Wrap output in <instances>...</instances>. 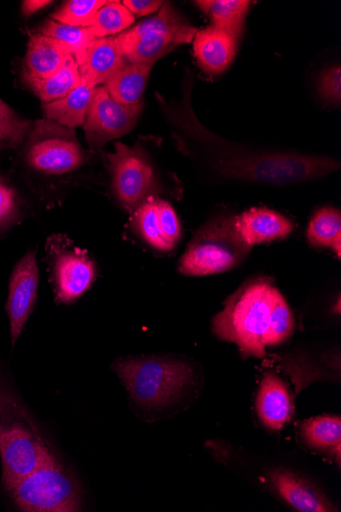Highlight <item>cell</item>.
<instances>
[{"label":"cell","mask_w":341,"mask_h":512,"mask_svg":"<svg viewBox=\"0 0 341 512\" xmlns=\"http://www.w3.org/2000/svg\"><path fill=\"white\" fill-rule=\"evenodd\" d=\"M28 410L13 394L0 390V458L3 487L57 456Z\"/></svg>","instance_id":"1"},{"label":"cell","mask_w":341,"mask_h":512,"mask_svg":"<svg viewBox=\"0 0 341 512\" xmlns=\"http://www.w3.org/2000/svg\"><path fill=\"white\" fill-rule=\"evenodd\" d=\"M134 22V15L122 2H108L97 13L89 30L94 38L112 37L128 30Z\"/></svg>","instance_id":"26"},{"label":"cell","mask_w":341,"mask_h":512,"mask_svg":"<svg viewBox=\"0 0 341 512\" xmlns=\"http://www.w3.org/2000/svg\"><path fill=\"white\" fill-rule=\"evenodd\" d=\"M234 230L239 242L249 248L287 238L294 224L284 215L267 208H253L234 216Z\"/></svg>","instance_id":"12"},{"label":"cell","mask_w":341,"mask_h":512,"mask_svg":"<svg viewBox=\"0 0 341 512\" xmlns=\"http://www.w3.org/2000/svg\"><path fill=\"white\" fill-rule=\"evenodd\" d=\"M271 479L279 494L303 512L333 511L325 497L302 478L286 471H275Z\"/></svg>","instance_id":"18"},{"label":"cell","mask_w":341,"mask_h":512,"mask_svg":"<svg viewBox=\"0 0 341 512\" xmlns=\"http://www.w3.org/2000/svg\"><path fill=\"white\" fill-rule=\"evenodd\" d=\"M73 57L58 40L41 33L31 35L25 58L26 79H45L58 72Z\"/></svg>","instance_id":"17"},{"label":"cell","mask_w":341,"mask_h":512,"mask_svg":"<svg viewBox=\"0 0 341 512\" xmlns=\"http://www.w3.org/2000/svg\"><path fill=\"white\" fill-rule=\"evenodd\" d=\"M33 124L22 120L5 102L0 100V148L15 149L24 142Z\"/></svg>","instance_id":"32"},{"label":"cell","mask_w":341,"mask_h":512,"mask_svg":"<svg viewBox=\"0 0 341 512\" xmlns=\"http://www.w3.org/2000/svg\"><path fill=\"white\" fill-rule=\"evenodd\" d=\"M212 166L225 178L288 185L326 176L339 169L340 163L329 157L298 153H250L234 159H215Z\"/></svg>","instance_id":"4"},{"label":"cell","mask_w":341,"mask_h":512,"mask_svg":"<svg viewBox=\"0 0 341 512\" xmlns=\"http://www.w3.org/2000/svg\"><path fill=\"white\" fill-rule=\"evenodd\" d=\"M192 41L200 68L210 76H218L229 68L236 57L239 42L214 26L198 31Z\"/></svg>","instance_id":"15"},{"label":"cell","mask_w":341,"mask_h":512,"mask_svg":"<svg viewBox=\"0 0 341 512\" xmlns=\"http://www.w3.org/2000/svg\"><path fill=\"white\" fill-rule=\"evenodd\" d=\"M4 488L25 512H76L83 506L80 482L59 455Z\"/></svg>","instance_id":"6"},{"label":"cell","mask_w":341,"mask_h":512,"mask_svg":"<svg viewBox=\"0 0 341 512\" xmlns=\"http://www.w3.org/2000/svg\"><path fill=\"white\" fill-rule=\"evenodd\" d=\"M256 406L261 423L271 431L281 430L295 413L286 384L272 372L261 382Z\"/></svg>","instance_id":"16"},{"label":"cell","mask_w":341,"mask_h":512,"mask_svg":"<svg viewBox=\"0 0 341 512\" xmlns=\"http://www.w3.org/2000/svg\"><path fill=\"white\" fill-rule=\"evenodd\" d=\"M295 330V318L281 293L274 287L266 347L282 344Z\"/></svg>","instance_id":"28"},{"label":"cell","mask_w":341,"mask_h":512,"mask_svg":"<svg viewBox=\"0 0 341 512\" xmlns=\"http://www.w3.org/2000/svg\"><path fill=\"white\" fill-rule=\"evenodd\" d=\"M40 33L62 43L77 63L82 59L88 44L95 39L89 28L64 25L52 19L41 26Z\"/></svg>","instance_id":"27"},{"label":"cell","mask_w":341,"mask_h":512,"mask_svg":"<svg viewBox=\"0 0 341 512\" xmlns=\"http://www.w3.org/2000/svg\"><path fill=\"white\" fill-rule=\"evenodd\" d=\"M197 32V28L191 27L178 32H152L139 37L119 34L117 39L126 62L154 66L177 46L190 43Z\"/></svg>","instance_id":"13"},{"label":"cell","mask_w":341,"mask_h":512,"mask_svg":"<svg viewBox=\"0 0 341 512\" xmlns=\"http://www.w3.org/2000/svg\"><path fill=\"white\" fill-rule=\"evenodd\" d=\"M194 4L212 20V26L228 32L237 40L242 37L252 5L250 0H199Z\"/></svg>","instance_id":"21"},{"label":"cell","mask_w":341,"mask_h":512,"mask_svg":"<svg viewBox=\"0 0 341 512\" xmlns=\"http://www.w3.org/2000/svg\"><path fill=\"white\" fill-rule=\"evenodd\" d=\"M191 27L193 26L171 4L165 3L156 16L141 21L121 34L127 37H139L152 32H178Z\"/></svg>","instance_id":"30"},{"label":"cell","mask_w":341,"mask_h":512,"mask_svg":"<svg viewBox=\"0 0 341 512\" xmlns=\"http://www.w3.org/2000/svg\"><path fill=\"white\" fill-rule=\"evenodd\" d=\"M152 69V65L126 62L104 86L111 98L119 104L126 106L140 105Z\"/></svg>","instance_id":"19"},{"label":"cell","mask_w":341,"mask_h":512,"mask_svg":"<svg viewBox=\"0 0 341 512\" xmlns=\"http://www.w3.org/2000/svg\"><path fill=\"white\" fill-rule=\"evenodd\" d=\"M94 89L81 81L67 97L42 104L45 119L71 129L83 126Z\"/></svg>","instance_id":"20"},{"label":"cell","mask_w":341,"mask_h":512,"mask_svg":"<svg viewBox=\"0 0 341 512\" xmlns=\"http://www.w3.org/2000/svg\"><path fill=\"white\" fill-rule=\"evenodd\" d=\"M250 252L236 237L234 216L219 217L193 237L178 262V271L186 276L226 272L245 261Z\"/></svg>","instance_id":"7"},{"label":"cell","mask_w":341,"mask_h":512,"mask_svg":"<svg viewBox=\"0 0 341 512\" xmlns=\"http://www.w3.org/2000/svg\"><path fill=\"white\" fill-rule=\"evenodd\" d=\"M21 146L20 163L31 179L69 177L82 170L89 159L74 129L45 118L33 124Z\"/></svg>","instance_id":"3"},{"label":"cell","mask_w":341,"mask_h":512,"mask_svg":"<svg viewBox=\"0 0 341 512\" xmlns=\"http://www.w3.org/2000/svg\"><path fill=\"white\" fill-rule=\"evenodd\" d=\"M82 82L96 88L104 85L125 64L117 36L95 38L77 63Z\"/></svg>","instance_id":"14"},{"label":"cell","mask_w":341,"mask_h":512,"mask_svg":"<svg viewBox=\"0 0 341 512\" xmlns=\"http://www.w3.org/2000/svg\"><path fill=\"white\" fill-rule=\"evenodd\" d=\"M307 240L314 248L330 249L341 257V213L338 209L325 207L312 217Z\"/></svg>","instance_id":"24"},{"label":"cell","mask_w":341,"mask_h":512,"mask_svg":"<svg viewBox=\"0 0 341 512\" xmlns=\"http://www.w3.org/2000/svg\"><path fill=\"white\" fill-rule=\"evenodd\" d=\"M142 104L126 106L114 101L105 86L96 87L83 124L93 151L129 133L137 124Z\"/></svg>","instance_id":"10"},{"label":"cell","mask_w":341,"mask_h":512,"mask_svg":"<svg viewBox=\"0 0 341 512\" xmlns=\"http://www.w3.org/2000/svg\"><path fill=\"white\" fill-rule=\"evenodd\" d=\"M158 198L152 197L132 211L130 228L135 236L152 250L170 253L172 251L164 240L159 221Z\"/></svg>","instance_id":"23"},{"label":"cell","mask_w":341,"mask_h":512,"mask_svg":"<svg viewBox=\"0 0 341 512\" xmlns=\"http://www.w3.org/2000/svg\"><path fill=\"white\" fill-rule=\"evenodd\" d=\"M24 79L42 104L67 97L81 82L79 67L74 57H70L64 66L51 77Z\"/></svg>","instance_id":"22"},{"label":"cell","mask_w":341,"mask_h":512,"mask_svg":"<svg viewBox=\"0 0 341 512\" xmlns=\"http://www.w3.org/2000/svg\"><path fill=\"white\" fill-rule=\"evenodd\" d=\"M106 0H69L52 15V20L64 25L90 28Z\"/></svg>","instance_id":"31"},{"label":"cell","mask_w":341,"mask_h":512,"mask_svg":"<svg viewBox=\"0 0 341 512\" xmlns=\"http://www.w3.org/2000/svg\"><path fill=\"white\" fill-rule=\"evenodd\" d=\"M301 433L305 443L322 451H335L341 444V420L339 416H320L302 425Z\"/></svg>","instance_id":"25"},{"label":"cell","mask_w":341,"mask_h":512,"mask_svg":"<svg viewBox=\"0 0 341 512\" xmlns=\"http://www.w3.org/2000/svg\"><path fill=\"white\" fill-rule=\"evenodd\" d=\"M122 4L134 17H143L159 12L165 3L161 0H124Z\"/></svg>","instance_id":"35"},{"label":"cell","mask_w":341,"mask_h":512,"mask_svg":"<svg viewBox=\"0 0 341 512\" xmlns=\"http://www.w3.org/2000/svg\"><path fill=\"white\" fill-rule=\"evenodd\" d=\"M273 289L266 279H258L238 290L213 320L217 337L235 343L245 356L264 357Z\"/></svg>","instance_id":"2"},{"label":"cell","mask_w":341,"mask_h":512,"mask_svg":"<svg viewBox=\"0 0 341 512\" xmlns=\"http://www.w3.org/2000/svg\"><path fill=\"white\" fill-rule=\"evenodd\" d=\"M320 96L332 105L341 102V68L332 66L325 70L319 81Z\"/></svg>","instance_id":"34"},{"label":"cell","mask_w":341,"mask_h":512,"mask_svg":"<svg viewBox=\"0 0 341 512\" xmlns=\"http://www.w3.org/2000/svg\"><path fill=\"white\" fill-rule=\"evenodd\" d=\"M39 286L37 250H29L15 265L9 284L7 313L15 347L34 311Z\"/></svg>","instance_id":"11"},{"label":"cell","mask_w":341,"mask_h":512,"mask_svg":"<svg viewBox=\"0 0 341 512\" xmlns=\"http://www.w3.org/2000/svg\"><path fill=\"white\" fill-rule=\"evenodd\" d=\"M115 152L106 154L111 189L115 200L128 211L164 193L163 184L153 160L142 147L114 145Z\"/></svg>","instance_id":"8"},{"label":"cell","mask_w":341,"mask_h":512,"mask_svg":"<svg viewBox=\"0 0 341 512\" xmlns=\"http://www.w3.org/2000/svg\"><path fill=\"white\" fill-rule=\"evenodd\" d=\"M51 4L47 0H26L22 5V12L25 16H31Z\"/></svg>","instance_id":"36"},{"label":"cell","mask_w":341,"mask_h":512,"mask_svg":"<svg viewBox=\"0 0 341 512\" xmlns=\"http://www.w3.org/2000/svg\"><path fill=\"white\" fill-rule=\"evenodd\" d=\"M45 252L57 302L71 305L92 288L99 268L88 251L55 235L47 240Z\"/></svg>","instance_id":"9"},{"label":"cell","mask_w":341,"mask_h":512,"mask_svg":"<svg viewBox=\"0 0 341 512\" xmlns=\"http://www.w3.org/2000/svg\"><path fill=\"white\" fill-rule=\"evenodd\" d=\"M113 367L132 400L144 408L173 403L193 378L192 369L186 362L167 357L119 359Z\"/></svg>","instance_id":"5"},{"label":"cell","mask_w":341,"mask_h":512,"mask_svg":"<svg viewBox=\"0 0 341 512\" xmlns=\"http://www.w3.org/2000/svg\"><path fill=\"white\" fill-rule=\"evenodd\" d=\"M158 216L165 242L173 251L182 237L181 224L173 206L163 199L158 198Z\"/></svg>","instance_id":"33"},{"label":"cell","mask_w":341,"mask_h":512,"mask_svg":"<svg viewBox=\"0 0 341 512\" xmlns=\"http://www.w3.org/2000/svg\"><path fill=\"white\" fill-rule=\"evenodd\" d=\"M26 207L13 182L0 174V238L21 222Z\"/></svg>","instance_id":"29"}]
</instances>
